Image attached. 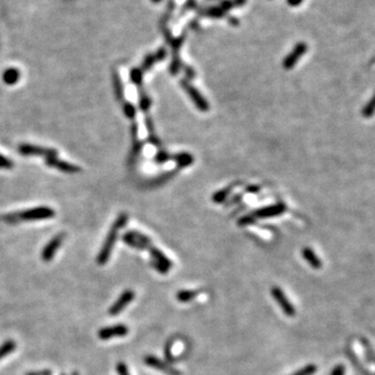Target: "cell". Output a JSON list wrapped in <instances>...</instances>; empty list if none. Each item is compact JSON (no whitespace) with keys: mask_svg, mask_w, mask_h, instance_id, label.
Here are the masks:
<instances>
[{"mask_svg":"<svg viewBox=\"0 0 375 375\" xmlns=\"http://www.w3.org/2000/svg\"><path fill=\"white\" fill-rule=\"evenodd\" d=\"M55 212L49 207H38L21 212H13L0 216V220L9 224H16L21 221H38L51 219Z\"/></svg>","mask_w":375,"mask_h":375,"instance_id":"obj_1","label":"cell"},{"mask_svg":"<svg viewBox=\"0 0 375 375\" xmlns=\"http://www.w3.org/2000/svg\"><path fill=\"white\" fill-rule=\"evenodd\" d=\"M128 221H129V217H128L127 214H121L116 219V221L112 225L111 230L108 231L107 237H106V239H105V241H104V243L101 247V250L97 256V263L99 265H104L109 260V257H111L115 242L118 238V232L121 228H123L125 225H127Z\"/></svg>","mask_w":375,"mask_h":375,"instance_id":"obj_2","label":"cell"},{"mask_svg":"<svg viewBox=\"0 0 375 375\" xmlns=\"http://www.w3.org/2000/svg\"><path fill=\"white\" fill-rule=\"evenodd\" d=\"M271 295L274 298V300L277 302V304L280 306L281 310H283L288 317H294L296 314V309L293 303L290 302L288 297L284 293L279 287H273L271 289Z\"/></svg>","mask_w":375,"mask_h":375,"instance_id":"obj_3","label":"cell"},{"mask_svg":"<svg viewBox=\"0 0 375 375\" xmlns=\"http://www.w3.org/2000/svg\"><path fill=\"white\" fill-rule=\"evenodd\" d=\"M65 237H66V234L64 232L57 233L56 236H54L48 243L46 244V246L44 247L43 252L41 254L42 261H44L45 263H48V262L52 261L54 255L57 252V249L61 246L62 242H64Z\"/></svg>","mask_w":375,"mask_h":375,"instance_id":"obj_4","label":"cell"},{"mask_svg":"<svg viewBox=\"0 0 375 375\" xmlns=\"http://www.w3.org/2000/svg\"><path fill=\"white\" fill-rule=\"evenodd\" d=\"M122 240L125 244H128L137 249H147L151 245V241L138 231H128L122 237Z\"/></svg>","mask_w":375,"mask_h":375,"instance_id":"obj_5","label":"cell"},{"mask_svg":"<svg viewBox=\"0 0 375 375\" xmlns=\"http://www.w3.org/2000/svg\"><path fill=\"white\" fill-rule=\"evenodd\" d=\"M136 297V294L133 290H124L122 294L119 296V298L113 303V305L109 307L108 314L111 316H117L120 312L127 307Z\"/></svg>","mask_w":375,"mask_h":375,"instance_id":"obj_6","label":"cell"},{"mask_svg":"<svg viewBox=\"0 0 375 375\" xmlns=\"http://www.w3.org/2000/svg\"><path fill=\"white\" fill-rule=\"evenodd\" d=\"M130 330L125 324H116L113 326L103 327L98 331V338L105 341L113 338L125 337L129 334Z\"/></svg>","mask_w":375,"mask_h":375,"instance_id":"obj_7","label":"cell"},{"mask_svg":"<svg viewBox=\"0 0 375 375\" xmlns=\"http://www.w3.org/2000/svg\"><path fill=\"white\" fill-rule=\"evenodd\" d=\"M18 151L22 155H43L45 156V158H49V156H57V151L55 149L45 148V147L30 145V144L19 145Z\"/></svg>","mask_w":375,"mask_h":375,"instance_id":"obj_8","label":"cell"},{"mask_svg":"<svg viewBox=\"0 0 375 375\" xmlns=\"http://www.w3.org/2000/svg\"><path fill=\"white\" fill-rule=\"evenodd\" d=\"M144 363L153 368V369H156L159 371H162V372H165V373H168L170 375H180V372L178 370H176L175 368L172 367L171 365L165 363L164 361H162L161 358L156 357L154 355H146L144 357Z\"/></svg>","mask_w":375,"mask_h":375,"instance_id":"obj_9","label":"cell"},{"mask_svg":"<svg viewBox=\"0 0 375 375\" xmlns=\"http://www.w3.org/2000/svg\"><path fill=\"white\" fill-rule=\"evenodd\" d=\"M45 163L48 167L56 168L61 172H65V173H77V172L82 171L81 167L70 164L65 161L58 160L57 156H49V158H45Z\"/></svg>","mask_w":375,"mask_h":375,"instance_id":"obj_10","label":"cell"},{"mask_svg":"<svg viewBox=\"0 0 375 375\" xmlns=\"http://www.w3.org/2000/svg\"><path fill=\"white\" fill-rule=\"evenodd\" d=\"M181 86H182V88H184L186 93L191 96L194 103L197 105V107L200 109V111H202V112L208 111L209 105H208L207 101L202 98V96L200 95L199 92L196 89H194L193 87H191L190 85H188L184 82H181Z\"/></svg>","mask_w":375,"mask_h":375,"instance_id":"obj_11","label":"cell"},{"mask_svg":"<svg viewBox=\"0 0 375 375\" xmlns=\"http://www.w3.org/2000/svg\"><path fill=\"white\" fill-rule=\"evenodd\" d=\"M306 51V45L304 43L297 44L294 50L287 56V58L284 61V67L286 69H291L296 64L298 58Z\"/></svg>","mask_w":375,"mask_h":375,"instance_id":"obj_12","label":"cell"},{"mask_svg":"<svg viewBox=\"0 0 375 375\" xmlns=\"http://www.w3.org/2000/svg\"><path fill=\"white\" fill-rule=\"evenodd\" d=\"M147 249L150 252V254H151V256L153 258V261H155L156 263H159V264L165 266V267L168 268L169 270L171 269V267H172V262L162 252H160L159 249H156L155 247H153L151 245Z\"/></svg>","mask_w":375,"mask_h":375,"instance_id":"obj_13","label":"cell"},{"mask_svg":"<svg viewBox=\"0 0 375 375\" xmlns=\"http://www.w3.org/2000/svg\"><path fill=\"white\" fill-rule=\"evenodd\" d=\"M20 80V72L16 68H9L4 72L3 81L8 86H14Z\"/></svg>","mask_w":375,"mask_h":375,"instance_id":"obj_14","label":"cell"},{"mask_svg":"<svg viewBox=\"0 0 375 375\" xmlns=\"http://www.w3.org/2000/svg\"><path fill=\"white\" fill-rule=\"evenodd\" d=\"M302 256L304 260L311 266L314 269H320L322 267V263L319 260V258L315 255V253L312 252L310 248H304L302 252Z\"/></svg>","mask_w":375,"mask_h":375,"instance_id":"obj_15","label":"cell"},{"mask_svg":"<svg viewBox=\"0 0 375 375\" xmlns=\"http://www.w3.org/2000/svg\"><path fill=\"white\" fill-rule=\"evenodd\" d=\"M198 294L199 291L196 290H180L176 294V299L181 303H186L196 298Z\"/></svg>","mask_w":375,"mask_h":375,"instance_id":"obj_16","label":"cell"},{"mask_svg":"<svg viewBox=\"0 0 375 375\" xmlns=\"http://www.w3.org/2000/svg\"><path fill=\"white\" fill-rule=\"evenodd\" d=\"M16 347H17V344L14 340H7L5 341L2 345H0V361L12 352L15 351Z\"/></svg>","mask_w":375,"mask_h":375,"instance_id":"obj_17","label":"cell"},{"mask_svg":"<svg viewBox=\"0 0 375 375\" xmlns=\"http://www.w3.org/2000/svg\"><path fill=\"white\" fill-rule=\"evenodd\" d=\"M285 211V208H283V206H276V207H271V208H268V209H264V210H261V211H258L255 213V216H257L256 218H267V217H270V216H274V215H278L280 213H283Z\"/></svg>","mask_w":375,"mask_h":375,"instance_id":"obj_18","label":"cell"},{"mask_svg":"<svg viewBox=\"0 0 375 375\" xmlns=\"http://www.w3.org/2000/svg\"><path fill=\"white\" fill-rule=\"evenodd\" d=\"M113 85L115 90V95L119 102H122L124 100V93H123V86L122 82L120 80V76L117 72H114L113 74Z\"/></svg>","mask_w":375,"mask_h":375,"instance_id":"obj_19","label":"cell"},{"mask_svg":"<svg viewBox=\"0 0 375 375\" xmlns=\"http://www.w3.org/2000/svg\"><path fill=\"white\" fill-rule=\"evenodd\" d=\"M317 371V367L314 364H309L304 366L302 369L296 371L292 375H312Z\"/></svg>","mask_w":375,"mask_h":375,"instance_id":"obj_20","label":"cell"},{"mask_svg":"<svg viewBox=\"0 0 375 375\" xmlns=\"http://www.w3.org/2000/svg\"><path fill=\"white\" fill-rule=\"evenodd\" d=\"M123 111L124 114L127 115L130 119H134L136 116V108L135 106L130 102H124L123 103Z\"/></svg>","mask_w":375,"mask_h":375,"instance_id":"obj_21","label":"cell"},{"mask_svg":"<svg viewBox=\"0 0 375 375\" xmlns=\"http://www.w3.org/2000/svg\"><path fill=\"white\" fill-rule=\"evenodd\" d=\"M131 80L136 85L141 84V82H142V72L140 69H133L131 71Z\"/></svg>","mask_w":375,"mask_h":375,"instance_id":"obj_22","label":"cell"},{"mask_svg":"<svg viewBox=\"0 0 375 375\" xmlns=\"http://www.w3.org/2000/svg\"><path fill=\"white\" fill-rule=\"evenodd\" d=\"M116 371H117L118 375H131L130 371H129V368H128V365L123 363V362H119L116 365Z\"/></svg>","mask_w":375,"mask_h":375,"instance_id":"obj_23","label":"cell"},{"mask_svg":"<svg viewBox=\"0 0 375 375\" xmlns=\"http://www.w3.org/2000/svg\"><path fill=\"white\" fill-rule=\"evenodd\" d=\"M13 167H14L13 162L7 159L3 154H0V169H12Z\"/></svg>","mask_w":375,"mask_h":375,"instance_id":"obj_24","label":"cell"},{"mask_svg":"<svg viewBox=\"0 0 375 375\" xmlns=\"http://www.w3.org/2000/svg\"><path fill=\"white\" fill-rule=\"evenodd\" d=\"M151 265H152V267L155 269V270H158L160 273H162V274H165V273H168L169 272V269L168 268H166L165 267V266H163V265H161V264H159V263H156L155 261H152L151 262Z\"/></svg>","mask_w":375,"mask_h":375,"instance_id":"obj_25","label":"cell"},{"mask_svg":"<svg viewBox=\"0 0 375 375\" xmlns=\"http://www.w3.org/2000/svg\"><path fill=\"white\" fill-rule=\"evenodd\" d=\"M346 369L343 365H337L331 372V375H345Z\"/></svg>","mask_w":375,"mask_h":375,"instance_id":"obj_26","label":"cell"},{"mask_svg":"<svg viewBox=\"0 0 375 375\" xmlns=\"http://www.w3.org/2000/svg\"><path fill=\"white\" fill-rule=\"evenodd\" d=\"M26 375H52V371H50V370H38V371L28 372Z\"/></svg>","mask_w":375,"mask_h":375,"instance_id":"obj_27","label":"cell"},{"mask_svg":"<svg viewBox=\"0 0 375 375\" xmlns=\"http://www.w3.org/2000/svg\"><path fill=\"white\" fill-rule=\"evenodd\" d=\"M302 3V0H288V4L292 7H296Z\"/></svg>","mask_w":375,"mask_h":375,"instance_id":"obj_28","label":"cell"},{"mask_svg":"<svg viewBox=\"0 0 375 375\" xmlns=\"http://www.w3.org/2000/svg\"><path fill=\"white\" fill-rule=\"evenodd\" d=\"M152 2H153V3H160L161 0H152Z\"/></svg>","mask_w":375,"mask_h":375,"instance_id":"obj_29","label":"cell"},{"mask_svg":"<svg viewBox=\"0 0 375 375\" xmlns=\"http://www.w3.org/2000/svg\"><path fill=\"white\" fill-rule=\"evenodd\" d=\"M61 375H65V374H61Z\"/></svg>","mask_w":375,"mask_h":375,"instance_id":"obj_30","label":"cell"}]
</instances>
